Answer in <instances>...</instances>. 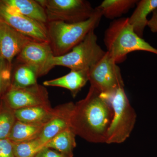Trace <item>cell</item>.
<instances>
[{
    "instance_id": "obj_13",
    "label": "cell",
    "mask_w": 157,
    "mask_h": 157,
    "mask_svg": "<svg viewBox=\"0 0 157 157\" xmlns=\"http://www.w3.org/2000/svg\"><path fill=\"white\" fill-rule=\"evenodd\" d=\"M88 70H71L64 76L43 82L45 86L64 88L70 90L73 98L89 81Z\"/></svg>"
},
{
    "instance_id": "obj_18",
    "label": "cell",
    "mask_w": 157,
    "mask_h": 157,
    "mask_svg": "<svg viewBox=\"0 0 157 157\" xmlns=\"http://www.w3.org/2000/svg\"><path fill=\"white\" fill-rule=\"evenodd\" d=\"M138 2L137 0H104L98 7L103 16L114 20L128 13Z\"/></svg>"
},
{
    "instance_id": "obj_9",
    "label": "cell",
    "mask_w": 157,
    "mask_h": 157,
    "mask_svg": "<svg viewBox=\"0 0 157 157\" xmlns=\"http://www.w3.org/2000/svg\"><path fill=\"white\" fill-rule=\"evenodd\" d=\"M54 57L48 42L32 40L16 57L15 62L29 66L39 77L48 74L55 67Z\"/></svg>"
},
{
    "instance_id": "obj_8",
    "label": "cell",
    "mask_w": 157,
    "mask_h": 157,
    "mask_svg": "<svg viewBox=\"0 0 157 157\" xmlns=\"http://www.w3.org/2000/svg\"><path fill=\"white\" fill-rule=\"evenodd\" d=\"M0 20L36 41L48 42L46 25L21 14L14 7L0 1Z\"/></svg>"
},
{
    "instance_id": "obj_1",
    "label": "cell",
    "mask_w": 157,
    "mask_h": 157,
    "mask_svg": "<svg viewBox=\"0 0 157 157\" xmlns=\"http://www.w3.org/2000/svg\"><path fill=\"white\" fill-rule=\"evenodd\" d=\"M113 116L109 101L90 86L86 97L75 104L70 127L76 135L88 142L105 143Z\"/></svg>"
},
{
    "instance_id": "obj_23",
    "label": "cell",
    "mask_w": 157,
    "mask_h": 157,
    "mask_svg": "<svg viewBox=\"0 0 157 157\" xmlns=\"http://www.w3.org/2000/svg\"><path fill=\"white\" fill-rule=\"evenodd\" d=\"M13 64L0 56V98H2L11 86Z\"/></svg>"
},
{
    "instance_id": "obj_2",
    "label": "cell",
    "mask_w": 157,
    "mask_h": 157,
    "mask_svg": "<svg viewBox=\"0 0 157 157\" xmlns=\"http://www.w3.org/2000/svg\"><path fill=\"white\" fill-rule=\"evenodd\" d=\"M104 41L107 52L117 63L124 61L127 55L135 51H145L157 55V49L134 31L128 17L114 20L104 33Z\"/></svg>"
},
{
    "instance_id": "obj_15",
    "label": "cell",
    "mask_w": 157,
    "mask_h": 157,
    "mask_svg": "<svg viewBox=\"0 0 157 157\" xmlns=\"http://www.w3.org/2000/svg\"><path fill=\"white\" fill-rule=\"evenodd\" d=\"M136 5L135 11L128 17L129 22L135 33L143 38L144 29L148 21L147 16L157 9V0H141L138 1Z\"/></svg>"
},
{
    "instance_id": "obj_4",
    "label": "cell",
    "mask_w": 157,
    "mask_h": 157,
    "mask_svg": "<svg viewBox=\"0 0 157 157\" xmlns=\"http://www.w3.org/2000/svg\"><path fill=\"white\" fill-rule=\"evenodd\" d=\"M108 101L112 107L113 116L105 143H123L130 137L134 129L137 114L130 104L124 87L118 89Z\"/></svg>"
},
{
    "instance_id": "obj_14",
    "label": "cell",
    "mask_w": 157,
    "mask_h": 157,
    "mask_svg": "<svg viewBox=\"0 0 157 157\" xmlns=\"http://www.w3.org/2000/svg\"><path fill=\"white\" fill-rule=\"evenodd\" d=\"M55 111V108L51 106H38L14 110V113L16 120L44 126L52 119Z\"/></svg>"
},
{
    "instance_id": "obj_25",
    "label": "cell",
    "mask_w": 157,
    "mask_h": 157,
    "mask_svg": "<svg viewBox=\"0 0 157 157\" xmlns=\"http://www.w3.org/2000/svg\"><path fill=\"white\" fill-rule=\"evenodd\" d=\"M35 157H73V155H68L52 150L51 148L44 147Z\"/></svg>"
},
{
    "instance_id": "obj_3",
    "label": "cell",
    "mask_w": 157,
    "mask_h": 157,
    "mask_svg": "<svg viewBox=\"0 0 157 157\" xmlns=\"http://www.w3.org/2000/svg\"><path fill=\"white\" fill-rule=\"evenodd\" d=\"M103 13L98 7L88 19L78 23L49 21L46 25L48 43L55 56L70 52L80 43L91 31L95 29L101 22Z\"/></svg>"
},
{
    "instance_id": "obj_27",
    "label": "cell",
    "mask_w": 157,
    "mask_h": 157,
    "mask_svg": "<svg viewBox=\"0 0 157 157\" xmlns=\"http://www.w3.org/2000/svg\"><path fill=\"white\" fill-rule=\"evenodd\" d=\"M3 105V101L2 100V98H0V110H1V108L2 107Z\"/></svg>"
},
{
    "instance_id": "obj_19",
    "label": "cell",
    "mask_w": 157,
    "mask_h": 157,
    "mask_svg": "<svg viewBox=\"0 0 157 157\" xmlns=\"http://www.w3.org/2000/svg\"><path fill=\"white\" fill-rule=\"evenodd\" d=\"M76 136L71 128H68L48 141L45 147L54 149L64 154L73 155V149L76 146Z\"/></svg>"
},
{
    "instance_id": "obj_24",
    "label": "cell",
    "mask_w": 157,
    "mask_h": 157,
    "mask_svg": "<svg viewBox=\"0 0 157 157\" xmlns=\"http://www.w3.org/2000/svg\"><path fill=\"white\" fill-rule=\"evenodd\" d=\"M0 157H15L13 143L8 138L0 140Z\"/></svg>"
},
{
    "instance_id": "obj_6",
    "label": "cell",
    "mask_w": 157,
    "mask_h": 157,
    "mask_svg": "<svg viewBox=\"0 0 157 157\" xmlns=\"http://www.w3.org/2000/svg\"><path fill=\"white\" fill-rule=\"evenodd\" d=\"M117 64L106 51L104 56L89 69L91 87L108 100L118 89L124 86L120 68Z\"/></svg>"
},
{
    "instance_id": "obj_16",
    "label": "cell",
    "mask_w": 157,
    "mask_h": 157,
    "mask_svg": "<svg viewBox=\"0 0 157 157\" xmlns=\"http://www.w3.org/2000/svg\"><path fill=\"white\" fill-rule=\"evenodd\" d=\"M9 6L14 7L21 14L47 25L48 21L45 9L37 0H3Z\"/></svg>"
},
{
    "instance_id": "obj_20",
    "label": "cell",
    "mask_w": 157,
    "mask_h": 157,
    "mask_svg": "<svg viewBox=\"0 0 157 157\" xmlns=\"http://www.w3.org/2000/svg\"><path fill=\"white\" fill-rule=\"evenodd\" d=\"M43 127L16 120L8 139L13 143L36 139L39 137Z\"/></svg>"
},
{
    "instance_id": "obj_12",
    "label": "cell",
    "mask_w": 157,
    "mask_h": 157,
    "mask_svg": "<svg viewBox=\"0 0 157 157\" xmlns=\"http://www.w3.org/2000/svg\"><path fill=\"white\" fill-rule=\"evenodd\" d=\"M75 104L73 102L61 104L55 107L54 115L42 128L38 138L43 144L46 143L59 133L70 127V120Z\"/></svg>"
},
{
    "instance_id": "obj_17",
    "label": "cell",
    "mask_w": 157,
    "mask_h": 157,
    "mask_svg": "<svg viewBox=\"0 0 157 157\" xmlns=\"http://www.w3.org/2000/svg\"><path fill=\"white\" fill-rule=\"evenodd\" d=\"M13 64L11 87L23 88L37 84L36 73L32 67L21 63Z\"/></svg>"
},
{
    "instance_id": "obj_22",
    "label": "cell",
    "mask_w": 157,
    "mask_h": 157,
    "mask_svg": "<svg viewBox=\"0 0 157 157\" xmlns=\"http://www.w3.org/2000/svg\"><path fill=\"white\" fill-rule=\"evenodd\" d=\"M16 121L14 110L6 106L3 101L0 110V140L8 138Z\"/></svg>"
},
{
    "instance_id": "obj_26",
    "label": "cell",
    "mask_w": 157,
    "mask_h": 157,
    "mask_svg": "<svg viewBox=\"0 0 157 157\" xmlns=\"http://www.w3.org/2000/svg\"><path fill=\"white\" fill-rule=\"evenodd\" d=\"M147 26L154 33H157V9L152 12L151 19L148 20Z\"/></svg>"
},
{
    "instance_id": "obj_10",
    "label": "cell",
    "mask_w": 157,
    "mask_h": 157,
    "mask_svg": "<svg viewBox=\"0 0 157 157\" xmlns=\"http://www.w3.org/2000/svg\"><path fill=\"white\" fill-rule=\"evenodd\" d=\"M2 100L9 108L16 110L38 106H51L48 91L37 83L23 88L11 87Z\"/></svg>"
},
{
    "instance_id": "obj_11",
    "label": "cell",
    "mask_w": 157,
    "mask_h": 157,
    "mask_svg": "<svg viewBox=\"0 0 157 157\" xmlns=\"http://www.w3.org/2000/svg\"><path fill=\"white\" fill-rule=\"evenodd\" d=\"M32 40L0 20V56L13 64V59Z\"/></svg>"
},
{
    "instance_id": "obj_21",
    "label": "cell",
    "mask_w": 157,
    "mask_h": 157,
    "mask_svg": "<svg viewBox=\"0 0 157 157\" xmlns=\"http://www.w3.org/2000/svg\"><path fill=\"white\" fill-rule=\"evenodd\" d=\"M12 143L15 157H35L45 147L38 138L28 141Z\"/></svg>"
},
{
    "instance_id": "obj_7",
    "label": "cell",
    "mask_w": 157,
    "mask_h": 157,
    "mask_svg": "<svg viewBox=\"0 0 157 157\" xmlns=\"http://www.w3.org/2000/svg\"><path fill=\"white\" fill-rule=\"evenodd\" d=\"M45 9L48 22L74 23L85 21L94 14L90 3L85 0H37Z\"/></svg>"
},
{
    "instance_id": "obj_5",
    "label": "cell",
    "mask_w": 157,
    "mask_h": 157,
    "mask_svg": "<svg viewBox=\"0 0 157 157\" xmlns=\"http://www.w3.org/2000/svg\"><path fill=\"white\" fill-rule=\"evenodd\" d=\"M95 30L87 36L70 52L60 56H55V66H62L71 70H88L106 53L98 42Z\"/></svg>"
}]
</instances>
